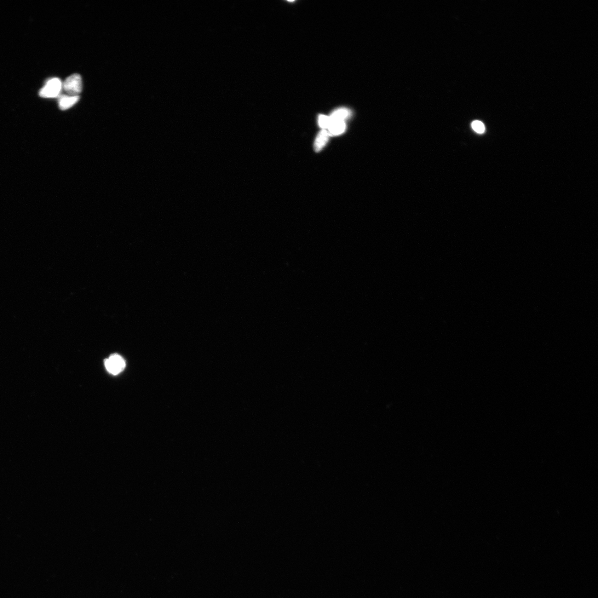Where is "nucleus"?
I'll return each instance as SVG.
<instances>
[{"instance_id":"obj_1","label":"nucleus","mask_w":598,"mask_h":598,"mask_svg":"<svg viewBox=\"0 0 598 598\" xmlns=\"http://www.w3.org/2000/svg\"><path fill=\"white\" fill-rule=\"evenodd\" d=\"M62 89L63 83L61 80L57 78H52L40 91L39 95L43 98H54L59 96Z\"/></svg>"},{"instance_id":"obj_2","label":"nucleus","mask_w":598,"mask_h":598,"mask_svg":"<svg viewBox=\"0 0 598 598\" xmlns=\"http://www.w3.org/2000/svg\"><path fill=\"white\" fill-rule=\"evenodd\" d=\"M63 89L68 95L79 96L82 90V79L79 74H74L68 77L63 84Z\"/></svg>"},{"instance_id":"obj_3","label":"nucleus","mask_w":598,"mask_h":598,"mask_svg":"<svg viewBox=\"0 0 598 598\" xmlns=\"http://www.w3.org/2000/svg\"><path fill=\"white\" fill-rule=\"evenodd\" d=\"M107 370L113 375H117L122 372L125 367L124 359L120 355L114 354L109 356L105 361Z\"/></svg>"},{"instance_id":"obj_4","label":"nucleus","mask_w":598,"mask_h":598,"mask_svg":"<svg viewBox=\"0 0 598 598\" xmlns=\"http://www.w3.org/2000/svg\"><path fill=\"white\" fill-rule=\"evenodd\" d=\"M79 100V96L61 95L59 97V106L62 111L67 110L74 106Z\"/></svg>"},{"instance_id":"obj_5","label":"nucleus","mask_w":598,"mask_h":598,"mask_svg":"<svg viewBox=\"0 0 598 598\" xmlns=\"http://www.w3.org/2000/svg\"><path fill=\"white\" fill-rule=\"evenodd\" d=\"M329 132L326 130H323L320 132L315 141L314 148L316 152H320L326 146L329 141Z\"/></svg>"},{"instance_id":"obj_6","label":"nucleus","mask_w":598,"mask_h":598,"mask_svg":"<svg viewBox=\"0 0 598 598\" xmlns=\"http://www.w3.org/2000/svg\"><path fill=\"white\" fill-rule=\"evenodd\" d=\"M346 129V125L343 121H331L328 132L330 135L338 136L343 134Z\"/></svg>"},{"instance_id":"obj_7","label":"nucleus","mask_w":598,"mask_h":598,"mask_svg":"<svg viewBox=\"0 0 598 598\" xmlns=\"http://www.w3.org/2000/svg\"><path fill=\"white\" fill-rule=\"evenodd\" d=\"M350 116V112L346 108H340L333 112L330 116L331 121H343Z\"/></svg>"},{"instance_id":"obj_8","label":"nucleus","mask_w":598,"mask_h":598,"mask_svg":"<svg viewBox=\"0 0 598 598\" xmlns=\"http://www.w3.org/2000/svg\"><path fill=\"white\" fill-rule=\"evenodd\" d=\"M318 123L321 128L323 130L328 129L331 123V119L330 117L320 115L318 118Z\"/></svg>"},{"instance_id":"obj_9","label":"nucleus","mask_w":598,"mask_h":598,"mask_svg":"<svg viewBox=\"0 0 598 598\" xmlns=\"http://www.w3.org/2000/svg\"><path fill=\"white\" fill-rule=\"evenodd\" d=\"M473 130L478 134H483L485 131V126L481 121L475 120L471 124Z\"/></svg>"}]
</instances>
